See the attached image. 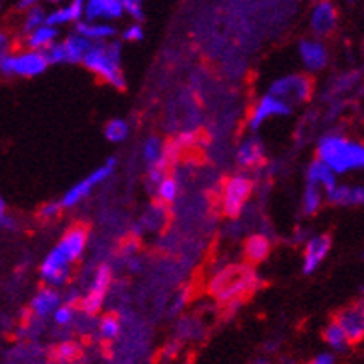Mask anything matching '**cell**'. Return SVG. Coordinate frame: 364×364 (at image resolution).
Here are the masks:
<instances>
[{"label":"cell","instance_id":"6da1fadb","mask_svg":"<svg viewBox=\"0 0 364 364\" xmlns=\"http://www.w3.org/2000/svg\"><path fill=\"white\" fill-rule=\"evenodd\" d=\"M318 159L326 162L336 175L351 169H364V144L338 134L323 136L318 141Z\"/></svg>","mask_w":364,"mask_h":364},{"label":"cell","instance_id":"7a4b0ae2","mask_svg":"<svg viewBox=\"0 0 364 364\" xmlns=\"http://www.w3.org/2000/svg\"><path fill=\"white\" fill-rule=\"evenodd\" d=\"M84 65L97 77L108 82L110 86L123 90L125 77L121 71V48L119 43H95L91 45L87 54L84 56Z\"/></svg>","mask_w":364,"mask_h":364},{"label":"cell","instance_id":"3957f363","mask_svg":"<svg viewBox=\"0 0 364 364\" xmlns=\"http://www.w3.org/2000/svg\"><path fill=\"white\" fill-rule=\"evenodd\" d=\"M48 58L45 50H24L21 54H2L0 69L8 77H38L48 68Z\"/></svg>","mask_w":364,"mask_h":364},{"label":"cell","instance_id":"277c9868","mask_svg":"<svg viewBox=\"0 0 364 364\" xmlns=\"http://www.w3.org/2000/svg\"><path fill=\"white\" fill-rule=\"evenodd\" d=\"M253 283V275L251 269L242 268V266H232V268L221 272L214 283H212V292H216V296L223 301L232 299V297L244 294L247 288Z\"/></svg>","mask_w":364,"mask_h":364},{"label":"cell","instance_id":"5b68a950","mask_svg":"<svg viewBox=\"0 0 364 364\" xmlns=\"http://www.w3.org/2000/svg\"><path fill=\"white\" fill-rule=\"evenodd\" d=\"M115 169V159H108L106 160L102 166H99V168L95 169L93 173H90L84 181H80L78 184H75V186L71 188V190H68L65 192V196L62 197V206L63 208H71V206L78 205L80 201H84L87 196H90L91 192H93V188L99 186L101 182H105L106 178L110 177L112 173H114Z\"/></svg>","mask_w":364,"mask_h":364},{"label":"cell","instance_id":"8992f818","mask_svg":"<svg viewBox=\"0 0 364 364\" xmlns=\"http://www.w3.org/2000/svg\"><path fill=\"white\" fill-rule=\"evenodd\" d=\"M311 80L307 77H303V75H290V77L279 78L269 86L272 95L283 99L290 106L307 101L309 95H311Z\"/></svg>","mask_w":364,"mask_h":364},{"label":"cell","instance_id":"52a82bcc","mask_svg":"<svg viewBox=\"0 0 364 364\" xmlns=\"http://www.w3.org/2000/svg\"><path fill=\"white\" fill-rule=\"evenodd\" d=\"M251 190H253V182L244 175H235L227 181L225 190H223V212L227 216H240L247 197L251 196Z\"/></svg>","mask_w":364,"mask_h":364},{"label":"cell","instance_id":"ba28073f","mask_svg":"<svg viewBox=\"0 0 364 364\" xmlns=\"http://www.w3.org/2000/svg\"><path fill=\"white\" fill-rule=\"evenodd\" d=\"M292 110V106L288 105L287 101L283 99H279V97L268 95L260 97L257 106L253 108V114H251V119H250V127L253 130L259 129L262 125L264 121H268L269 117H281V115H288Z\"/></svg>","mask_w":364,"mask_h":364},{"label":"cell","instance_id":"9c48e42d","mask_svg":"<svg viewBox=\"0 0 364 364\" xmlns=\"http://www.w3.org/2000/svg\"><path fill=\"white\" fill-rule=\"evenodd\" d=\"M336 321L344 327L346 335H348L351 344L363 341L364 338V299L338 312V314H336Z\"/></svg>","mask_w":364,"mask_h":364},{"label":"cell","instance_id":"30bf717a","mask_svg":"<svg viewBox=\"0 0 364 364\" xmlns=\"http://www.w3.org/2000/svg\"><path fill=\"white\" fill-rule=\"evenodd\" d=\"M86 240H87V230L86 227H73L69 229L63 238L60 240V244L56 245V250L69 260V262H75L82 255L84 247H86Z\"/></svg>","mask_w":364,"mask_h":364},{"label":"cell","instance_id":"8fae6325","mask_svg":"<svg viewBox=\"0 0 364 364\" xmlns=\"http://www.w3.org/2000/svg\"><path fill=\"white\" fill-rule=\"evenodd\" d=\"M331 250V238L327 235L314 236L307 242L305 255H303V272L312 273L323 262Z\"/></svg>","mask_w":364,"mask_h":364},{"label":"cell","instance_id":"7c38bea8","mask_svg":"<svg viewBox=\"0 0 364 364\" xmlns=\"http://www.w3.org/2000/svg\"><path fill=\"white\" fill-rule=\"evenodd\" d=\"M125 14V6L121 0H86L84 17L86 21L119 19Z\"/></svg>","mask_w":364,"mask_h":364},{"label":"cell","instance_id":"4fadbf2b","mask_svg":"<svg viewBox=\"0 0 364 364\" xmlns=\"http://www.w3.org/2000/svg\"><path fill=\"white\" fill-rule=\"evenodd\" d=\"M299 56H301L303 65L309 71H320L326 68L327 63V50L323 43L316 39H303L299 43Z\"/></svg>","mask_w":364,"mask_h":364},{"label":"cell","instance_id":"5bb4252c","mask_svg":"<svg viewBox=\"0 0 364 364\" xmlns=\"http://www.w3.org/2000/svg\"><path fill=\"white\" fill-rule=\"evenodd\" d=\"M311 24L312 30H314L318 36L331 34L336 26L335 6L331 4L329 0H321V2H318V4L314 6V10H312Z\"/></svg>","mask_w":364,"mask_h":364},{"label":"cell","instance_id":"9a60e30c","mask_svg":"<svg viewBox=\"0 0 364 364\" xmlns=\"http://www.w3.org/2000/svg\"><path fill=\"white\" fill-rule=\"evenodd\" d=\"M327 201L341 206H359L364 205V186H346L336 184L333 190L326 192Z\"/></svg>","mask_w":364,"mask_h":364},{"label":"cell","instance_id":"2e32d148","mask_svg":"<svg viewBox=\"0 0 364 364\" xmlns=\"http://www.w3.org/2000/svg\"><path fill=\"white\" fill-rule=\"evenodd\" d=\"M84 10H86V0H71L65 8H58L56 11L47 15V24L50 26H62L65 23H73V21H80L84 17Z\"/></svg>","mask_w":364,"mask_h":364},{"label":"cell","instance_id":"e0dca14e","mask_svg":"<svg viewBox=\"0 0 364 364\" xmlns=\"http://www.w3.org/2000/svg\"><path fill=\"white\" fill-rule=\"evenodd\" d=\"M60 307V294L54 290V287H48L47 288H41L36 297L32 299V311L36 312V316L39 318H45L48 316L50 312H56V309Z\"/></svg>","mask_w":364,"mask_h":364},{"label":"cell","instance_id":"ac0fdd59","mask_svg":"<svg viewBox=\"0 0 364 364\" xmlns=\"http://www.w3.org/2000/svg\"><path fill=\"white\" fill-rule=\"evenodd\" d=\"M307 181L311 184L323 188L326 192L333 190L336 186V173L327 166L326 162H321L320 159L316 162H312L307 169Z\"/></svg>","mask_w":364,"mask_h":364},{"label":"cell","instance_id":"d6986e66","mask_svg":"<svg viewBox=\"0 0 364 364\" xmlns=\"http://www.w3.org/2000/svg\"><path fill=\"white\" fill-rule=\"evenodd\" d=\"M77 34L84 36L90 41L101 43L105 39H110L115 36V28L110 24L95 23V21H78L77 23Z\"/></svg>","mask_w":364,"mask_h":364},{"label":"cell","instance_id":"ffe728a7","mask_svg":"<svg viewBox=\"0 0 364 364\" xmlns=\"http://www.w3.org/2000/svg\"><path fill=\"white\" fill-rule=\"evenodd\" d=\"M58 38V28L50 26V24H43L36 28L34 32H30L26 38V47L34 48V50H47L50 45L56 43Z\"/></svg>","mask_w":364,"mask_h":364},{"label":"cell","instance_id":"44dd1931","mask_svg":"<svg viewBox=\"0 0 364 364\" xmlns=\"http://www.w3.org/2000/svg\"><path fill=\"white\" fill-rule=\"evenodd\" d=\"M262 153L264 149L259 139H245L238 151V164L244 168H255L262 162Z\"/></svg>","mask_w":364,"mask_h":364},{"label":"cell","instance_id":"7402d4cb","mask_svg":"<svg viewBox=\"0 0 364 364\" xmlns=\"http://www.w3.org/2000/svg\"><path fill=\"white\" fill-rule=\"evenodd\" d=\"M63 45H65V53H68V63H80L84 62V56L91 48L93 41L80 34H73L63 41Z\"/></svg>","mask_w":364,"mask_h":364},{"label":"cell","instance_id":"603a6c76","mask_svg":"<svg viewBox=\"0 0 364 364\" xmlns=\"http://www.w3.org/2000/svg\"><path fill=\"white\" fill-rule=\"evenodd\" d=\"M245 257L251 262H260L269 255V242L266 236L255 235L245 242Z\"/></svg>","mask_w":364,"mask_h":364},{"label":"cell","instance_id":"cb8c5ba5","mask_svg":"<svg viewBox=\"0 0 364 364\" xmlns=\"http://www.w3.org/2000/svg\"><path fill=\"white\" fill-rule=\"evenodd\" d=\"M323 338H326L327 344L333 348V350L336 351H342L346 350V346L351 344L350 338H348V335H346L344 327L338 323V321H333V323H329L326 329V333H323Z\"/></svg>","mask_w":364,"mask_h":364},{"label":"cell","instance_id":"d4e9b609","mask_svg":"<svg viewBox=\"0 0 364 364\" xmlns=\"http://www.w3.org/2000/svg\"><path fill=\"white\" fill-rule=\"evenodd\" d=\"M321 190H323V188L309 182L307 188H305V192H303V212L309 214V216L316 214L321 201H323V193H321Z\"/></svg>","mask_w":364,"mask_h":364},{"label":"cell","instance_id":"484cf974","mask_svg":"<svg viewBox=\"0 0 364 364\" xmlns=\"http://www.w3.org/2000/svg\"><path fill=\"white\" fill-rule=\"evenodd\" d=\"M105 136L108 141L112 144H119L123 139L129 136V125H127V121L123 119H112L108 121V125L105 129Z\"/></svg>","mask_w":364,"mask_h":364},{"label":"cell","instance_id":"4316f807","mask_svg":"<svg viewBox=\"0 0 364 364\" xmlns=\"http://www.w3.org/2000/svg\"><path fill=\"white\" fill-rule=\"evenodd\" d=\"M141 154H144V160L147 166H154L156 162H160L164 159V154L162 144L159 141V138L145 139L144 147H141Z\"/></svg>","mask_w":364,"mask_h":364},{"label":"cell","instance_id":"83f0119b","mask_svg":"<svg viewBox=\"0 0 364 364\" xmlns=\"http://www.w3.org/2000/svg\"><path fill=\"white\" fill-rule=\"evenodd\" d=\"M156 193H159V197L164 203L175 201V197H177L178 193L177 181H175L173 177H166L162 182H160L159 186H156Z\"/></svg>","mask_w":364,"mask_h":364},{"label":"cell","instance_id":"f1b7e54d","mask_svg":"<svg viewBox=\"0 0 364 364\" xmlns=\"http://www.w3.org/2000/svg\"><path fill=\"white\" fill-rule=\"evenodd\" d=\"M43 24H47V14H45L39 6L28 10V15H26V19H24V30H26L28 34L30 32H34L36 28H39V26H43Z\"/></svg>","mask_w":364,"mask_h":364},{"label":"cell","instance_id":"f546056e","mask_svg":"<svg viewBox=\"0 0 364 364\" xmlns=\"http://www.w3.org/2000/svg\"><path fill=\"white\" fill-rule=\"evenodd\" d=\"M99 333L106 341H114L119 335V320L115 316H105L99 323Z\"/></svg>","mask_w":364,"mask_h":364},{"label":"cell","instance_id":"4dcf8cb0","mask_svg":"<svg viewBox=\"0 0 364 364\" xmlns=\"http://www.w3.org/2000/svg\"><path fill=\"white\" fill-rule=\"evenodd\" d=\"M110 279H112V273H110V269H108V266H101V268H99V272H97L95 281H93V287H91V290L106 294V290H108V287H110Z\"/></svg>","mask_w":364,"mask_h":364},{"label":"cell","instance_id":"1f68e13d","mask_svg":"<svg viewBox=\"0 0 364 364\" xmlns=\"http://www.w3.org/2000/svg\"><path fill=\"white\" fill-rule=\"evenodd\" d=\"M45 54H47L48 62L50 63H65L68 62V53H65V45L62 43H54L50 45V47L45 50Z\"/></svg>","mask_w":364,"mask_h":364},{"label":"cell","instance_id":"d6a6232c","mask_svg":"<svg viewBox=\"0 0 364 364\" xmlns=\"http://www.w3.org/2000/svg\"><path fill=\"white\" fill-rule=\"evenodd\" d=\"M73 314H75V311H73L71 305H62L54 312V321H56L58 326H68V323H71Z\"/></svg>","mask_w":364,"mask_h":364},{"label":"cell","instance_id":"836d02e7","mask_svg":"<svg viewBox=\"0 0 364 364\" xmlns=\"http://www.w3.org/2000/svg\"><path fill=\"white\" fill-rule=\"evenodd\" d=\"M141 38H144V30H141V26L138 23L127 26L125 32H123V39L125 41H139Z\"/></svg>","mask_w":364,"mask_h":364},{"label":"cell","instance_id":"e575fe53","mask_svg":"<svg viewBox=\"0 0 364 364\" xmlns=\"http://www.w3.org/2000/svg\"><path fill=\"white\" fill-rule=\"evenodd\" d=\"M62 203H50V205H45L43 208H41L39 216L43 218V220H50V218L58 216V212L62 210Z\"/></svg>","mask_w":364,"mask_h":364},{"label":"cell","instance_id":"d590c367","mask_svg":"<svg viewBox=\"0 0 364 364\" xmlns=\"http://www.w3.org/2000/svg\"><path fill=\"white\" fill-rule=\"evenodd\" d=\"M309 364H335V357L331 353H321L311 360Z\"/></svg>","mask_w":364,"mask_h":364},{"label":"cell","instance_id":"8d00e7d4","mask_svg":"<svg viewBox=\"0 0 364 364\" xmlns=\"http://www.w3.org/2000/svg\"><path fill=\"white\" fill-rule=\"evenodd\" d=\"M0 221H2V227H4V229H14L15 227V221L11 220L10 214H6L4 208H2V212H0Z\"/></svg>","mask_w":364,"mask_h":364},{"label":"cell","instance_id":"74e56055","mask_svg":"<svg viewBox=\"0 0 364 364\" xmlns=\"http://www.w3.org/2000/svg\"><path fill=\"white\" fill-rule=\"evenodd\" d=\"M21 10H32L38 6V0H19V4H17Z\"/></svg>","mask_w":364,"mask_h":364},{"label":"cell","instance_id":"f35d334b","mask_svg":"<svg viewBox=\"0 0 364 364\" xmlns=\"http://www.w3.org/2000/svg\"><path fill=\"white\" fill-rule=\"evenodd\" d=\"M255 364H269V363L266 359H259V360H255Z\"/></svg>","mask_w":364,"mask_h":364},{"label":"cell","instance_id":"ab89813d","mask_svg":"<svg viewBox=\"0 0 364 364\" xmlns=\"http://www.w3.org/2000/svg\"><path fill=\"white\" fill-rule=\"evenodd\" d=\"M47 2H50V4H56V2H60V0H47Z\"/></svg>","mask_w":364,"mask_h":364},{"label":"cell","instance_id":"60d3db41","mask_svg":"<svg viewBox=\"0 0 364 364\" xmlns=\"http://www.w3.org/2000/svg\"><path fill=\"white\" fill-rule=\"evenodd\" d=\"M363 299H364V288H363Z\"/></svg>","mask_w":364,"mask_h":364}]
</instances>
